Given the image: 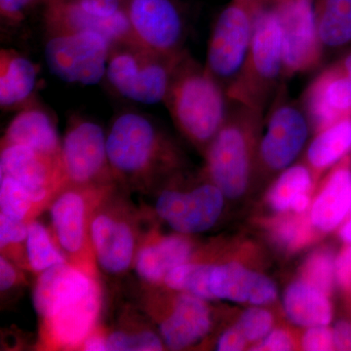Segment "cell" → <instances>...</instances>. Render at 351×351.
<instances>
[{
    "instance_id": "obj_34",
    "label": "cell",
    "mask_w": 351,
    "mask_h": 351,
    "mask_svg": "<svg viewBox=\"0 0 351 351\" xmlns=\"http://www.w3.org/2000/svg\"><path fill=\"white\" fill-rule=\"evenodd\" d=\"M163 346L161 337L151 331H117L107 337V351H156L162 350Z\"/></svg>"
},
{
    "instance_id": "obj_32",
    "label": "cell",
    "mask_w": 351,
    "mask_h": 351,
    "mask_svg": "<svg viewBox=\"0 0 351 351\" xmlns=\"http://www.w3.org/2000/svg\"><path fill=\"white\" fill-rule=\"evenodd\" d=\"M302 280L311 284L325 294L331 295L336 279V260L328 249L313 252L302 265Z\"/></svg>"
},
{
    "instance_id": "obj_33",
    "label": "cell",
    "mask_w": 351,
    "mask_h": 351,
    "mask_svg": "<svg viewBox=\"0 0 351 351\" xmlns=\"http://www.w3.org/2000/svg\"><path fill=\"white\" fill-rule=\"evenodd\" d=\"M34 204L31 196L22 184L12 178L0 177L1 214L16 221H25Z\"/></svg>"
},
{
    "instance_id": "obj_22",
    "label": "cell",
    "mask_w": 351,
    "mask_h": 351,
    "mask_svg": "<svg viewBox=\"0 0 351 351\" xmlns=\"http://www.w3.org/2000/svg\"><path fill=\"white\" fill-rule=\"evenodd\" d=\"M351 210V170L341 165L331 173L311 208V221L321 232L341 225Z\"/></svg>"
},
{
    "instance_id": "obj_25",
    "label": "cell",
    "mask_w": 351,
    "mask_h": 351,
    "mask_svg": "<svg viewBox=\"0 0 351 351\" xmlns=\"http://www.w3.org/2000/svg\"><path fill=\"white\" fill-rule=\"evenodd\" d=\"M329 295L306 281H294L283 295V307L291 322L299 326H328L332 318Z\"/></svg>"
},
{
    "instance_id": "obj_15",
    "label": "cell",
    "mask_w": 351,
    "mask_h": 351,
    "mask_svg": "<svg viewBox=\"0 0 351 351\" xmlns=\"http://www.w3.org/2000/svg\"><path fill=\"white\" fill-rule=\"evenodd\" d=\"M97 283L88 274L68 263L54 265L39 276L32 293L36 313L43 320L89 294Z\"/></svg>"
},
{
    "instance_id": "obj_11",
    "label": "cell",
    "mask_w": 351,
    "mask_h": 351,
    "mask_svg": "<svg viewBox=\"0 0 351 351\" xmlns=\"http://www.w3.org/2000/svg\"><path fill=\"white\" fill-rule=\"evenodd\" d=\"M223 193L212 184L191 191H164L157 198L156 213L181 234H195L213 228L223 212Z\"/></svg>"
},
{
    "instance_id": "obj_21",
    "label": "cell",
    "mask_w": 351,
    "mask_h": 351,
    "mask_svg": "<svg viewBox=\"0 0 351 351\" xmlns=\"http://www.w3.org/2000/svg\"><path fill=\"white\" fill-rule=\"evenodd\" d=\"M38 71L29 58L13 49L0 53V106L2 110L24 108L36 92Z\"/></svg>"
},
{
    "instance_id": "obj_12",
    "label": "cell",
    "mask_w": 351,
    "mask_h": 351,
    "mask_svg": "<svg viewBox=\"0 0 351 351\" xmlns=\"http://www.w3.org/2000/svg\"><path fill=\"white\" fill-rule=\"evenodd\" d=\"M258 154L271 171L286 169L297 158L309 135V120L304 110L285 98L276 99L269 112Z\"/></svg>"
},
{
    "instance_id": "obj_45",
    "label": "cell",
    "mask_w": 351,
    "mask_h": 351,
    "mask_svg": "<svg viewBox=\"0 0 351 351\" xmlns=\"http://www.w3.org/2000/svg\"><path fill=\"white\" fill-rule=\"evenodd\" d=\"M83 350L107 351V338L98 334H91L82 343Z\"/></svg>"
},
{
    "instance_id": "obj_42",
    "label": "cell",
    "mask_w": 351,
    "mask_h": 351,
    "mask_svg": "<svg viewBox=\"0 0 351 351\" xmlns=\"http://www.w3.org/2000/svg\"><path fill=\"white\" fill-rule=\"evenodd\" d=\"M246 339L237 327L233 326L226 330L219 339L217 343V350L219 351H239L246 348Z\"/></svg>"
},
{
    "instance_id": "obj_36",
    "label": "cell",
    "mask_w": 351,
    "mask_h": 351,
    "mask_svg": "<svg viewBox=\"0 0 351 351\" xmlns=\"http://www.w3.org/2000/svg\"><path fill=\"white\" fill-rule=\"evenodd\" d=\"M27 235V223L23 221H16L0 214V245L1 249L22 243Z\"/></svg>"
},
{
    "instance_id": "obj_28",
    "label": "cell",
    "mask_w": 351,
    "mask_h": 351,
    "mask_svg": "<svg viewBox=\"0 0 351 351\" xmlns=\"http://www.w3.org/2000/svg\"><path fill=\"white\" fill-rule=\"evenodd\" d=\"M323 47L338 48L351 41V0H314Z\"/></svg>"
},
{
    "instance_id": "obj_7",
    "label": "cell",
    "mask_w": 351,
    "mask_h": 351,
    "mask_svg": "<svg viewBox=\"0 0 351 351\" xmlns=\"http://www.w3.org/2000/svg\"><path fill=\"white\" fill-rule=\"evenodd\" d=\"M112 44L96 32L48 34L44 58L50 73L68 83L95 85L107 75Z\"/></svg>"
},
{
    "instance_id": "obj_30",
    "label": "cell",
    "mask_w": 351,
    "mask_h": 351,
    "mask_svg": "<svg viewBox=\"0 0 351 351\" xmlns=\"http://www.w3.org/2000/svg\"><path fill=\"white\" fill-rule=\"evenodd\" d=\"M27 263L34 272H43L54 265L66 263V257L55 246L49 232L39 221L27 223L25 239Z\"/></svg>"
},
{
    "instance_id": "obj_44",
    "label": "cell",
    "mask_w": 351,
    "mask_h": 351,
    "mask_svg": "<svg viewBox=\"0 0 351 351\" xmlns=\"http://www.w3.org/2000/svg\"><path fill=\"white\" fill-rule=\"evenodd\" d=\"M17 278V271L12 263L1 256L0 258V290L1 292H5L12 288Z\"/></svg>"
},
{
    "instance_id": "obj_37",
    "label": "cell",
    "mask_w": 351,
    "mask_h": 351,
    "mask_svg": "<svg viewBox=\"0 0 351 351\" xmlns=\"http://www.w3.org/2000/svg\"><path fill=\"white\" fill-rule=\"evenodd\" d=\"M302 346L308 351L335 350L334 332L327 326L309 327L302 336Z\"/></svg>"
},
{
    "instance_id": "obj_13",
    "label": "cell",
    "mask_w": 351,
    "mask_h": 351,
    "mask_svg": "<svg viewBox=\"0 0 351 351\" xmlns=\"http://www.w3.org/2000/svg\"><path fill=\"white\" fill-rule=\"evenodd\" d=\"M0 177L22 184L34 204L46 199L51 188L63 181L59 158L44 156L25 145H2Z\"/></svg>"
},
{
    "instance_id": "obj_46",
    "label": "cell",
    "mask_w": 351,
    "mask_h": 351,
    "mask_svg": "<svg viewBox=\"0 0 351 351\" xmlns=\"http://www.w3.org/2000/svg\"><path fill=\"white\" fill-rule=\"evenodd\" d=\"M339 235H341V239L343 242L351 244V215L350 219L346 221L345 225L341 228Z\"/></svg>"
},
{
    "instance_id": "obj_5",
    "label": "cell",
    "mask_w": 351,
    "mask_h": 351,
    "mask_svg": "<svg viewBox=\"0 0 351 351\" xmlns=\"http://www.w3.org/2000/svg\"><path fill=\"white\" fill-rule=\"evenodd\" d=\"M107 154L110 170L132 179L147 177L172 156L156 124L132 112L121 113L113 121L107 135Z\"/></svg>"
},
{
    "instance_id": "obj_4",
    "label": "cell",
    "mask_w": 351,
    "mask_h": 351,
    "mask_svg": "<svg viewBox=\"0 0 351 351\" xmlns=\"http://www.w3.org/2000/svg\"><path fill=\"white\" fill-rule=\"evenodd\" d=\"M182 56L169 59L159 56L138 44L112 48L107 78L113 89L128 100L156 105L165 101L176 66Z\"/></svg>"
},
{
    "instance_id": "obj_39",
    "label": "cell",
    "mask_w": 351,
    "mask_h": 351,
    "mask_svg": "<svg viewBox=\"0 0 351 351\" xmlns=\"http://www.w3.org/2000/svg\"><path fill=\"white\" fill-rule=\"evenodd\" d=\"M294 348L292 338L284 330L277 329L269 332L267 336L258 343H256L251 350L255 351H288Z\"/></svg>"
},
{
    "instance_id": "obj_8",
    "label": "cell",
    "mask_w": 351,
    "mask_h": 351,
    "mask_svg": "<svg viewBox=\"0 0 351 351\" xmlns=\"http://www.w3.org/2000/svg\"><path fill=\"white\" fill-rule=\"evenodd\" d=\"M282 36L284 76L313 71L322 59L314 0H274Z\"/></svg>"
},
{
    "instance_id": "obj_23",
    "label": "cell",
    "mask_w": 351,
    "mask_h": 351,
    "mask_svg": "<svg viewBox=\"0 0 351 351\" xmlns=\"http://www.w3.org/2000/svg\"><path fill=\"white\" fill-rule=\"evenodd\" d=\"M191 255L193 246L189 239L182 235H170L138 250L135 257L136 271L147 282H163L168 272L189 263Z\"/></svg>"
},
{
    "instance_id": "obj_18",
    "label": "cell",
    "mask_w": 351,
    "mask_h": 351,
    "mask_svg": "<svg viewBox=\"0 0 351 351\" xmlns=\"http://www.w3.org/2000/svg\"><path fill=\"white\" fill-rule=\"evenodd\" d=\"M211 325L206 301L184 293L176 299L172 313L161 322L159 330L164 345L170 350H181L204 338Z\"/></svg>"
},
{
    "instance_id": "obj_35",
    "label": "cell",
    "mask_w": 351,
    "mask_h": 351,
    "mask_svg": "<svg viewBox=\"0 0 351 351\" xmlns=\"http://www.w3.org/2000/svg\"><path fill=\"white\" fill-rule=\"evenodd\" d=\"M274 317L269 311L260 307H251L240 316L235 327L247 341H260L271 330Z\"/></svg>"
},
{
    "instance_id": "obj_17",
    "label": "cell",
    "mask_w": 351,
    "mask_h": 351,
    "mask_svg": "<svg viewBox=\"0 0 351 351\" xmlns=\"http://www.w3.org/2000/svg\"><path fill=\"white\" fill-rule=\"evenodd\" d=\"M90 235L97 262L104 271L119 274L130 267L135 255V237L126 221L99 214L91 221Z\"/></svg>"
},
{
    "instance_id": "obj_19",
    "label": "cell",
    "mask_w": 351,
    "mask_h": 351,
    "mask_svg": "<svg viewBox=\"0 0 351 351\" xmlns=\"http://www.w3.org/2000/svg\"><path fill=\"white\" fill-rule=\"evenodd\" d=\"M98 286L89 294L60 309L45 322L49 338L59 348H77L92 334L101 309Z\"/></svg>"
},
{
    "instance_id": "obj_38",
    "label": "cell",
    "mask_w": 351,
    "mask_h": 351,
    "mask_svg": "<svg viewBox=\"0 0 351 351\" xmlns=\"http://www.w3.org/2000/svg\"><path fill=\"white\" fill-rule=\"evenodd\" d=\"M80 8L90 15L110 18L124 10L127 0H73Z\"/></svg>"
},
{
    "instance_id": "obj_2",
    "label": "cell",
    "mask_w": 351,
    "mask_h": 351,
    "mask_svg": "<svg viewBox=\"0 0 351 351\" xmlns=\"http://www.w3.org/2000/svg\"><path fill=\"white\" fill-rule=\"evenodd\" d=\"M284 76L282 36L271 2L258 11L241 73L226 89L234 104L263 112Z\"/></svg>"
},
{
    "instance_id": "obj_40",
    "label": "cell",
    "mask_w": 351,
    "mask_h": 351,
    "mask_svg": "<svg viewBox=\"0 0 351 351\" xmlns=\"http://www.w3.org/2000/svg\"><path fill=\"white\" fill-rule=\"evenodd\" d=\"M38 0H0L1 17L10 24L24 19L27 10Z\"/></svg>"
},
{
    "instance_id": "obj_3",
    "label": "cell",
    "mask_w": 351,
    "mask_h": 351,
    "mask_svg": "<svg viewBox=\"0 0 351 351\" xmlns=\"http://www.w3.org/2000/svg\"><path fill=\"white\" fill-rule=\"evenodd\" d=\"M223 125L210 142L207 171L215 186L226 197L237 199L248 186L251 170L252 140L263 112L237 104Z\"/></svg>"
},
{
    "instance_id": "obj_29",
    "label": "cell",
    "mask_w": 351,
    "mask_h": 351,
    "mask_svg": "<svg viewBox=\"0 0 351 351\" xmlns=\"http://www.w3.org/2000/svg\"><path fill=\"white\" fill-rule=\"evenodd\" d=\"M215 265L184 263L168 272L164 278L166 287L189 293L205 301H216L210 287Z\"/></svg>"
},
{
    "instance_id": "obj_1",
    "label": "cell",
    "mask_w": 351,
    "mask_h": 351,
    "mask_svg": "<svg viewBox=\"0 0 351 351\" xmlns=\"http://www.w3.org/2000/svg\"><path fill=\"white\" fill-rule=\"evenodd\" d=\"M226 90L206 68L184 55L176 66L165 103L180 130L193 143L210 144L228 114Z\"/></svg>"
},
{
    "instance_id": "obj_9",
    "label": "cell",
    "mask_w": 351,
    "mask_h": 351,
    "mask_svg": "<svg viewBox=\"0 0 351 351\" xmlns=\"http://www.w3.org/2000/svg\"><path fill=\"white\" fill-rule=\"evenodd\" d=\"M125 10L138 45L169 59L184 54L186 20L177 0H127Z\"/></svg>"
},
{
    "instance_id": "obj_43",
    "label": "cell",
    "mask_w": 351,
    "mask_h": 351,
    "mask_svg": "<svg viewBox=\"0 0 351 351\" xmlns=\"http://www.w3.org/2000/svg\"><path fill=\"white\" fill-rule=\"evenodd\" d=\"M335 348L338 350H351V323L339 321L334 330Z\"/></svg>"
},
{
    "instance_id": "obj_48",
    "label": "cell",
    "mask_w": 351,
    "mask_h": 351,
    "mask_svg": "<svg viewBox=\"0 0 351 351\" xmlns=\"http://www.w3.org/2000/svg\"><path fill=\"white\" fill-rule=\"evenodd\" d=\"M45 1H46V2H47V1H48V0H45Z\"/></svg>"
},
{
    "instance_id": "obj_49",
    "label": "cell",
    "mask_w": 351,
    "mask_h": 351,
    "mask_svg": "<svg viewBox=\"0 0 351 351\" xmlns=\"http://www.w3.org/2000/svg\"><path fill=\"white\" fill-rule=\"evenodd\" d=\"M269 1H272V0H269Z\"/></svg>"
},
{
    "instance_id": "obj_10",
    "label": "cell",
    "mask_w": 351,
    "mask_h": 351,
    "mask_svg": "<svg viewBox=\"0 0 351 351\" xmlns=\"http://www.w3.org/2000/svg\"><path fill=\"white\" fill-rule=\"evenodd\" d=\"M60 163L63 181L78 186L97 181L110 169L103 128L90 120H75L62 142Z\"/></svg>"
},
{
    "instance_id": "obj_6",
    "label": "cell",
    "mask_w": 351,
    "mask_h": 351,
    "mask_svg": "<svg viewBox=\"0 0 351 351\" xmlns=\"http://www.w3.org/2000/svg\"><path fill=\"white\" fill-rule=\"evenodd\" d=\"M269 0H232L223 9L208 44L207 71L228 89L237 80L250 50L258 11Z\"/></svg>"
},
{
    "instance_id": "obj_14",
    "label": "cell",
    "mask_w": 351,
    "mask_h": 351,
    "mask_svg": "<svg viewBox=\"0 0 351 351\" xmlns=\"http://www.w3.org/2000/svg\"><path fill=\"white\" fill-rule=\"evenodd\" d=\"M45 25L48 34L96 32L105 36L112 47L125 44H138L134 38L125 9L112 17L99 18L83 11L73 0H48Z\"/></svg>"
},
{
    "instance_id": "obj_27",
    "label": "cell",
    "mask_w": 351,
    "mask_h": 351,
    "mask_svg": "<svg viewBox=\"0 0 351 351\" xmlns=\"http://www.w3.org/2000/svg\"><path fill=\"white\" fill-rule=\"evenodd\" d=\"M351 151V117H346L318 132L309 145L306 158L315 170L334 165Z\"/></svg>"
},
{
    "instance_id": "obj_47",
    "label": "cell",
    "mask_w": 351,
    "mask_h": 351,
    "mask_svg": "<svg viewBox=\"0 0 351 351\" xmlns=\"http://www.w3.org/2000/svg\"><path fill=\"white\" fill-rule=\"evenodd\" d=\"M341 68L346 71V75H348L351 77V54L346 56V59L343 60V64H341Z\"/></svg>"
},
{
    "instance_id": "obj_31",
    "label": "cell",
    "mask_w": 351,
    "mask_h": 351,
    "mask_svg": "<svg viewBox=\"0 0 351 351\" xmlns=\"http://www.w3.org/2000/svg\"><path fill=\"white\" fill-rule=\"evenodd\" d=\"M313 225L309 219L299 216L282 217L269 223L270 237L287 252L301 250L313 239Z\"/></svg>"
},
{
    "instance_id": "obj_20",
    "label": "cell",
    "mask_w": 351,
    "mask_h": 351,
    "mask_svg": "<svg viewBox=\"0 0 351 351\" xmlns=\"http://www.w3.org/2000/svg\"><path fill=\"white\" fill-rule=\"evenodd\" d=\"M25 145L54 158L61 154L62 142L49 112L29 104L7 127L2 145Z\"/></svg>"
},
{
    "instance_id": "obj_41",
    "label": "cell",
    "mask_w": 351,
    "mask_h": 351,
    "mask_svg": "<svg viewBox=\"0 0 351 351\" xmlns=\"http://www.w3.org/2000/svg\"><path fill=\"white\" fill-rule=\"evenodd\" d=\"M336 280L345 290H351V244L336 260Z\"/></svg>"
},
{
    "instance_id": "obj_24",
    "label": "cell",
    "mask_w": 351,
    "mask_h": 351,
    "mask_svg": "<svg viewBox=\"0 0 351 351\" xmlns=\"http://www.w3.org/2000/svg\"><path fill=\"white\" fill-rule=\"evenodd\" d=\"M86 208L84 195L75 189L61 193L51 206V221L58 242L69 254L78 253L84 245Z\"/></svg>"
},
{
    "instance_id": "obj_26",
    "label": "cell",
    "mask_w": 351,
    "mask_h": 351,
    "mask_svg": "<svg viewBox=\"0 0 351 351\" xmlns=\"http://www.w3.org/2000/svg\"><path fill=\"white\" fill-rule=\"evenodd\" d=\"M313 186L311 171L304 165L287 168L267 193V202L272 210L284 213L302 214L309 206V191Z\"/></svg>"
},
{
    "instance_id": "obj_16",
    "label": "cell",
    "mask_w": 351,
    "mask_h": 351,
    "mask_svg": "<svg viewBox=\"0 0 351 351\" xmlns=\"http://www.w3.org/2000/svg\"><path fill=\"white\" fill-rule=\"evenodd\" d=\"M210 287L217 300L240 304H270L276 300V284L269 277L245 269L237 262L215 265Z\"/></svg>"
}]
</instances>
